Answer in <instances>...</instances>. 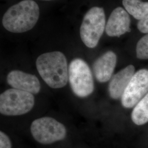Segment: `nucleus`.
Masks as SVG:
<instances>
[{
  "label": "nucleus",
  "instance_id": "1",
  "mask_svg": "<svg viewBox=\"0 0 148 148\" xmlns=\"http://www.w3.org/2000/svg\"><path fill=\"white\" fill-rule=\"evenodd\" d=\"M37 71L46 84L52 88H61L67 84L69 71L63 53L54 51L40 55L36 62Z\"/></svg>",
  "mask_w": 148,
  "mask_h": 148
},
{
  "label": "nucleus",
  "instance_id": "2",
  "mask_svg": "<svg viewBox=\"0 0 148 148\" xmlns=\"http://www.w3.org/2000/svg\"><path fill=\"white\" fill-rule=\"evenodd\" d=\"M39 16L40 9L36 2L32 0H23L6 11L2 24L8 32L22 33L34 27Z\"/></svg>",
  "mask_w": 148,
  "mask_h": 148
},
{
  "label": "nucleus",
  "instance_id": "3",
  "mask_svg": "<svg viewBox=\"0 0 148 148\" xmlns=\"http://www.w3.org/2000/svg\"><path fill=\"white\" fill-rule=\"evenodd\" d=\"M106 14L103 8L94 7L85 14L80 27V37L87 47L95 48L106 30Z\"/></svg>",
  "mask_w": 148,
  "mask_h": 148
},
{
  "label": "nucleus",
  "instance_id": "4",
  "mask_svg": "<svg viewBox=\"0 0 148 148\" xmlns=\"http://www.w3.org/2000/svg\"><path fill=\"white\" fill-rule=\"evenodd\" d=\"M35 104L32 93L11 88L0 95V112L6 116H19L30 111Z\"/></svg>",
  "mask_w": 148,
  "mask_h": 148
},
{
  "label": "nucleus",
  "instance_id": "5",
  "mask_svg": "<svg viewBox=\"0 0 148 148\" xmlns=\"http://www.w3.org/2000/svg\"><path fill=\"white\" fill-rule=\"evenodd\" d=\"M69 81L74 94L80 98L90 95L95 88L89 66L80 58L74 59L69 65Z\"/></svg>",
  "mask_w": 148,
  "mask_h": 148
},
{
  "label": "nucleus",
  "instance_id": "6",
  "mask_svg": "<svg viewBox=\"0 0 148 148\" xmlns=\"http://www.w3.org/2000/svg\"><path fill=\"white\" fill-rule=\"evenodd\" d=\"M32 136L37 142L49 144L64 139L66 130L62 123L50 117L36 119L30 127Z\"/></svg>",
  "mask_w": 148,
  "mask_h": 148
},
{
  "label": "nucleus",
  "instance_id": "7",
  "mask_svg": "<svg viewBox=\"0 0 148 148\" xmlns=\"http://www.w3.org/2000/svg\"><path fill=\"white\" fill-rule=\"evenodd\" d=\"M148 92V70L140 69L135 73L121 97L122 106L134 107Z\"/></svg>",
  "mask_w": 148,
  "mask_h": 148
},
{
  "label": "nucleus",
  "instance_id": "8",
  "mask_svg": "<svg viewBox=\"0 0 148 148\" xmlns=\"http://www.w3.org/2000/svg\"><path fill=\"white\" fill-rule=\"evenodd\" d=\"M131 19L127 11L122 7H117L109 16L106 24V34L110 37H120L131 32Z\"/></svg>",
  "mask_w": 148,
  "mask_h": 148
},
{
  "label": "nucleus",
  "instance_id": "9",
  "mask_svg": "<svg viewBox=\"0 0 148 148\" xmlns=\"http://www.w3.org/2000/svg\"><path fill=\"white\" fill-rule=\"evenodd\" d=\"M8 84L14 89L37 94L41 89L40 82L37 77L20 70H13L8 74L7 77Z\"/></svg>",
  "mask_w": 148,
  "mask_h": 148
},
{
  "label": "nucleus",
  "instance_id": "10",
  "mask_svg": "<svg viewBox=\"0 0 148 148\" xmlns=\"http://www.w3.org/2000/svg\"><path fill=\"white\" fill-rule=\"evenodd\" d=\"M117 63V56L112 51H108L97 59L93 65L95 78L100 82L110 79Z\"/></svg>",
  "mask_w": 148,
  "mask_h": 148
},
{
  "label": "nucleus",
  "instance_id": "11",
  "mask_svg": "<svg viewBox=\"0 0 148 148\" xmlns=\"http://www.w3.org/2000/svg\"><path fill=\"white\" fill-rule=\"evenodd\" d=\"M134 74V66L129 65L111 78L108 87L109 93L111 98L117 99L121 98Z\"/></svg>",
  "mask_w": 148,
  "mask_h": 148
},
{
  "label": "nucleus",
  "instance_id": "12",
  "mask_svg": "<svg viewBox=\"0 0 148 148\" xmlns=\"http://www.w3.org/2000/svg\"><path fill=\"white\" fill-rule=\"evenodd\" d=\"M122 5L128 14L138 21L148 14V2L142 0H123Z\"/></svg>",
  "mask_w": 148,
  "mask_h": 148
},
{
  "label": "nucleus",
  "instance_id": "13",
  "mask_svg": "<svg viewBox=\"0 0 148 148\" xmlns=\"http://www.w3.org/2000/svg\"><path fill=\"white\" fill-rule=\"evenodd\" d=\"M132 120L140 126L148 122V93L134 106L131 115Z\"/></svg>",
  "mask_w": 148,
  "mask_h": 148
},
{
  "label": "nucleus",
  "instance_id": "14",
  "mask_svg": "<svg viewBox=\"0 0 148 148\" xmlns=\"http://www.w3.org/2000/svg\"><path fill=\"white\" fill-rule=\"evenodd\" d=\"M137 57L139 59H148V34L142 37L136 47Z\"/></svg>",
  "mask_w": 148,
  "mask_h": 148
},
{
  "label": "nucleus",
  "instance_id": "15",
  "mask_svg": "<svg viewBox=\"0 0 148 148\" xmlns=\"http://www.w3.org/2000/svg\"><path fill=\"white\" fill-rule=\"evenodd\" d=\"M0 148H12V143L8 136L3 132H0Z\"/></svg>",
  "mask_w": 148,
  "mask_h": 148
},
{
  "label": "nucleus",
  "instance_id": "16",
  "mask_svg": "<svg viewBox=\"0 0 148 148\" xmlns=\"http://www.w3.org/2000/svg\"><path fill=\"white\" fill-rule=\"evenodd\" d=\"M137 28L139 31L141 32L142 33L148 34V14L138 22Z\"/></svg>",
  "mask_w": 148,
  "mask_h": 148
},
{
  "label": "nucleus",
  "instance_id": "17",
  "mask_svg": "<svg viewBox=\"0 0 148 148\" xmlns=\"http://www.w3.org/2000/svg\"><path fill=\"white\" fill-rule=\"evenodd\" d=\"M45 1H51V0H45Z\"/></svg>",
  "mask_w": 148,
  "mask_h": 148
}]
</instances>
